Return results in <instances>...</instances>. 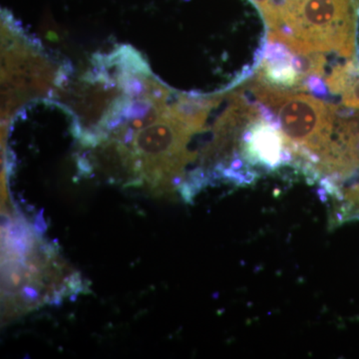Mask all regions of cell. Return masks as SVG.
<instances>
[{"label": "cell", "mask_w": 359, "mask_h": 359, "mask_svg": "<svg viewBox=\"0 0 359 359\" xmlns=\"http://www.w3.org/2000/svg\"><path fill=\"white\" fill-rule=\"evenodd\" d=\"M263 18L269 39L299 55L355 53L359 0H269Z\"/></svg>", "instance_id": "cell-1"}, {"label": "cell", "mask_w": 359, "mask_h": 359, "mask_svg": "<svg viewBox=\"0 0 359 359\" xmlns=\"http://www.w3.org/2000/svg\"><path fill=\"white\" fill-rule=\"evenodd\" d=\"M245 89L275 116L292 156L318 170L332 150L344 111L302 90L273 86L256 75Z\"/></svg>", "instance_id": "cell-2"}, {"label": "cell", "mask_w": 359, "mask_h": 359, "mask_svg": "<svg viewBox=\"0 0 359 359\" xmlns=\"http://www.w3.org/2000/svg\"><path fill=\"white\" fill-rule=\"evenodd\" d=\"M257 105L259 112L242 132L243 159L252 166L276 170L292 161V154L275 116L264 106Z\"/></svg>", "instance_id": "cell-3"}, {"label": "cell", "mask_w": 359, "mask_h": 359, "mask_svg": "<svg viewBox=\"0 0 359 359\" xmlns=\"http://www.w3.org/2000/svg\"><path fill=\"white\" fill-rule=\"evenodd\" d=\"M256 76L280 88L306 91V57L282 42L269 39Z\"/></svg>", "instance_id": "cell-4"}, {"label": "cell", "mask_w": 359, "mask_h": 359, "mask_svg": "<svg viewBox=\"0 0 359 359\" xmlns=\"http://www.w3.org/2000/svg\"><path fill=\"white\" fill-rule=\"evenodd\" d=\"M327 89L341 96L342 103L351 110H359V65L349 60L337 66L325 78Z\"/></svg>", "instance_id": "cell-5"}, {"label": "cell", "mask_w": 359, "mask_h": 359, "mask_svg": "<svg viewBox=\"0 0 359 359\" xmlns=\"http://www.w3.org/2000/svg\"><path fill=\"white\" fill-rule=\"evenodd\" d=\"M346 198L349 204L359 208V185L351 187L346 191Z\"/></svg>", "instance_id": "cell-6"}]
</instances>
